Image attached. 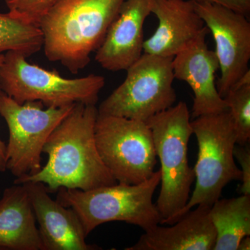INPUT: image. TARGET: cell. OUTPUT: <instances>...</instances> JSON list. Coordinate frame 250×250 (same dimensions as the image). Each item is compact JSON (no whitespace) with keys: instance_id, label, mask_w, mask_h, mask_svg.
<instances>
[{"instance_id":"obj_4","label":"cell","mask_w":250,"mask_h":250,"mask_svg":"<svg viewBox=\"0 0 250 250\" xmlns=\"http://www.w3.org/2000/svg\"><path fill=\"white\" fill-rule=\"evenodd\" d=\"M161 179L159 170L137 184L116 183L88 190L61 188L57 200L75 210L87 236L100 225L114 221L135 225L146 231L161 225V215L152 201Z\"/></svg>"},{"instance_id":"obj_3","label":"cell","mask_w":250,"mask_h":250,"mask_svg":"<svg viewBox=\"0 0 250 250\" xmlns=\"http://www.w3.org/2000/svg\"><path fill=\"white\" fill-rule=\"evenodd\" d=\"M190 118L187 104L179 102L146 121L161 165V190L155 204L161 225H172L190 198L195 178L188 159V145L193 134Z\"/></svg>"},{"instance_id":"obj_18","label":"cell","mask_w":250,"mask_h":250,"mask_svg":"<svg viewBox=\"0 0 250 250\" xmlns=\"http://www.w3.org/2000/svg\"><path fill=\"white\" fill-rule=\"evenodd\" d=\"M43 46L41 28L21 16L0 14V54L16 51L27 57L37 53Z\"/></svg>"},{"instance_id":"obj_21","label":"cell","mask_w":250,"mask_h":250,"mask_svg":"<svg viewBox=\"0 0 250 250\" xmlns=\"http://www.w3.org/2000/svg\"><path fill=\"white\" fill-rule=\"evenodd\" d=\"M233 156L239 163L241 168V184L239 192L241 195H250V147L249 143L245 146L236 144Z\"/></svg>"},{"instance_id":"obj_15","label":"cell","mask_w":250,"mask_h":250,"mask_svg":"<svg viewBox=\"0 0 250 250\" xmlns=\"http://www.w3.org/2000/svg\"><path fill=\"white\" fill-rule=\"evenodd\" d=\"M170 227L156 225L145 231L126 250H212L216 231L210 218V207L198 205Z\"/></svg>"},{"instance_id":"obj_20","label":"cell","mask_w":250,"mask_h":250,"mask_svg":"<svg viewBox=\"0 0 250 250\" xmlns=\"http://www.w3.org/2000/svg\"><path fill=\"white\" fill-rule=\"evenodd\" d=\"M58 0H4L10 12L38 25L42 16Z\"/></svg>"},{"instance_id":"obj_11","label":"cell","mask_w":250,"mask_h":250,"mask_svg":"<svg viewBox=\"0 0 250 250\" xmlns=\"http://www.w3.org/2000/svg\"><path fill=\"white\" fill-rule=\"evenodd\" d=\"M208 32L206 27L172 59L174 79L185 82L194 93L192 119L229 109L217 89L215 74L219 62L215 51L210 50L206 42Z\"/></svg>"},{"instance_id":"obj_23","label":"cell","mask_w":250,"mask_h":250,"mask_svg":"<svg viewBox=\"0 0 250 250\" xmlns=\"http://www.w3.org/2000/svg\"><path fill=\"white\" fill-rule=\"evenodd\" d=\"M1 91L0 88V92ZM6 145L0 139V172L6 171Z\"/></svg>"},{"instance_id":"obj_25","label":"cell","mask_w":250,"mask_h":250,"mask_svg":"<svg viewBox=\"0 0 250 250\" xmlns=\"http://www.w3.org/2000/svg\"><path fill=\"white\" fill-rule=\"evenodd\" d=\"M3 60H4V54H0V65L2 63Z\"/></svg>"},{"instance_id":"obj_14","label":"cell","mask_w":250,"mask_h":250,"mask_svg":"<svg viewBox=\"0 0 250 250\" xmlns=\"http://www.w3.org/2000/svg\"><path fill=\"white\" fill-rule=\"evenodd\" d=\"M155 32L143 43V53L173 57L195 39L207 26L192 0H152Z\"/></svg>"},{"instance_id":"obj_24","label":"cell","mask_w":250,"mask_h":250,"mask_svg":"<svg viewBox=\"0 0 250 250\" xmlns=\"http://www.w3.org/2000/svg\"><path fill=\"white\" fill-rule=\"evenodd\" d=\"M250 250V237L246 236L240 241L237 250Z\"/></svg>"},{"instance_id":"obj_16","label":"cell","mask_w":250,"mask_h":250,"mask_svg":"<svg viewBox=\"0 0 250 250\" xmlns=\"http://www.w3.org/2000/svg\"><path fill=\"white\" fill-rule=\"evenodd\" d=\"M0 250H44L25 188H6L0 199Z\"/></svg>"},{"instance_id":"obj_9","label":"cell","mask_w":250,"mask_h":250,"mask_svg":"<svg viewBox=\"0 0 250 250\" xmlns=\"http://www.w3.org/2000/svg\"><path fill=\"white\" fill-rule=\"evenodd\" d=\"M95 136L99 154L118 183H141L155 172V147L146 122L98 114Z\"/></svg>"},{"instance_id":"obj_1","label":"cell","mask_w":250,"mask_h":250,"mask_svg":"<svg viewBox=\"0 0 250 250\" xmlns=\"http://www.w3.org/2000/svg\"><path fill=\"white\" fill-rule=\"evenodd\" d=\"M98 116L95 105L76 104L46 141L45 165L37 173L15 179L14 184L41 182L52 193L61 188L88 190L118 183L97 147Z\"/></svg>"},{"instance_id":"obj_26","label":"cell","mask_w":250,"mask_h":250,"mask_svg":"<svg viewBox=\"0 0 250 250\" xmlns=\"http://www.w3.org/2000/svg\"><path fill=\"white\" fill-rule=\"evenodd\" d=\"M0 194H1V190H0Z\"/></svg>"},{"instance_id":"obj_17","label":"cell","mask_w":250,"mask_h":250,"mask_svg":"<svg viewBox=\"0 0 250 250\" xmlns=\"http://www.w3.org/2000/svg\"><path fill=\"white\" fill-rule=\"evenodd\" d=\"M210 218L216 231L213 250H237L250 236V195L219 199L210 207Z\"/></svg>"},{"instance_id":"obj_10","label":"cell","mask_w":250,"mask_h":250,"mask_svg":"<svg viewBox=\"0 0 250 250\" xmlns=\"http://www.w3.org/2000/svg\"><path fill=\"white\" fill-rule=\"evenodd\" d=\"M194 3L214 39L220 70L216 86L224 98L250 70V23L245 15L221 5Z\"/></svg>"},{"instance_id":"obj_19","label":"cell","mask_w":250,"mask_h":250,"mask_svg":"<svg viewBox=\"0 0 250 250\" xmlns=\"http://www.w3.org/2000/svg\"><path fill=\"white\" fill-rule=\"evenodd\" d=\"M224 100L236 128V144L245 146L250 139V83L233 85Z\"/></svg>"},{"instance_id":"obj_13","label":"cell","mask_w":250,"mask_h":250,"mask_svg":"<svg viewBox=\"0 0 250 250\" xmlns=\"http://www.w3.org/2000/svg\"><path fill=\"white\" fill-rule=\"evenodd\" d=\"M152 0H125L112 22L95 59L104 69L126 70L143 54V27Z\"/></svg>"},{"instance_id":"obj_6","label":"cell","mask_w":250,"mask_h":250,"mask_svg":"<svg viewBox=\"0 0 250 250\" xmlns=\"http://www.w3.org/2000/svg\"><path fill=\"white\" fill-rule=\"evenodd\" d=\"M25 54L16 51L4 54L0 65V88L22 104L39 101L45 107H62L74 104L96 105L105 79L90 75L77 79L62 77L27 62Z\"/></svg>"},{"instance_id":"obj_5","label":"cell","mask_w":250,"mask_h":250,"mask_svg":"<svg viewBox=\"0 0 250 250\" xmlns=\"http://www.w3.org/2000/svg\"><path fill=\"white\" fill-rule=\"evenodd\" d=\"M198 144V156L194 171L196 184L187 205L173 223L193 207H211L221 197L224 188L233 181H241V171L233 156L237 134L230 112L197 117L191 121Z\"/></svg>"},{"instance_id":"obj_8","label":"cell","mask_w":250,"mask_h":250,"mask_svg":"<svg viewBox=\"0 0 250 250\" xmlns=\"http://www.w3.org/2000/svg\"><path fill=\"white\" fill-rule=\"evenodd\" d=\"M46 107L39 101L18 103L1 90L0 116L7 124L6 170L16 178L37 173L42 168V154L52 131L75 105Z\"/></svg>"},{"instance_id":"obj_12","label":"cell","mask_w":250,"mask_h":250,"mask_svg":"<svg viewBox=\"0 0 250 250\" xmlns=\"http://www.w3.org/2000/svg\"><path fill=\"white\" fill-rule=\"evenodd\" d=\"M27 190L44 250H99L85 241L83 225L75 210L49 196L45 184H22Z\"/></svg>"},{"instance_id":"obj_7","label":"cell","mask_w":250,"mask_h":250,"mask_svg":"<svg viewBox=\"0 0 250 250\" xmlns=\"http://www.w3.org/2000/svg\"><path fill=\"white\" fill-rule=\"evenodd\" d=\"M172 59L143 53L126 69L124 82L100 104L98 114L146 122L173 106Z\"/></svg>"},{"instance_id":"obj_22","label":"cell","mask_w":250,"mask_h":250,"mask_svg":"<svg viewBox=\"0 0 250 250\" xmlns=\"http://www.w3.org/2000/svg\"><path fill=\"white\" fill-rule=\"evenodd\" d=\"M197 3L216 4L232 9L249 18L250 0H192Z\"/></svg>"},{"instance_id":"obj_2","label":"cell","mask_w":250,"mask_h":250,"mask_svg":"<svg viewBox=\"0 0 250 250\" xmlns=\"http://www.w3.org/2000/svg\"><path fill=\"white\" fill-rule=\"evenodd\" d=\"M125 0H58L39 22L44 52L72 73L83 70L103 43Z\"/></svg>"}]
</instances>
